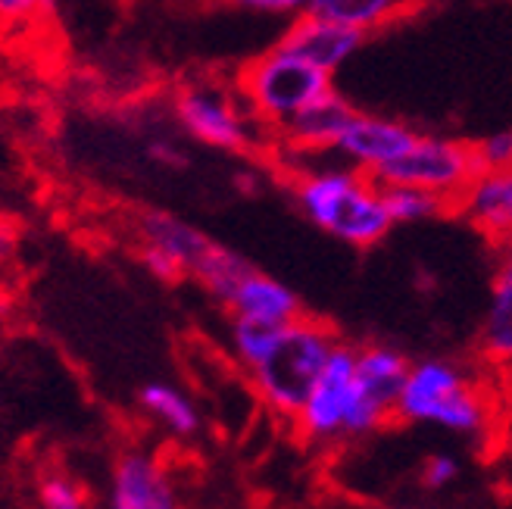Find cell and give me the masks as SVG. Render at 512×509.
Listing matches in <instances>:
<instances>
[{
    "label": "cell",
    "mask_w": 512,
    "mask_h": 509,
    "mask_svg": "<svg viewBox=\"0 0 512 509\" xmlns=\"http://www.w3.org/2000/svg\"><path fill=\"white\" fill-rule=\"evenodd\" d=\"M338 344L335 328L325 322L310 316L294 319L281 328L272 350L250 369L256 394L272 413L294 422Z\"/></svg>",
    "instance_id": "7a4b0ae2"
},
{
    "label": "cell",
    "mask_w": 512,
    "mask_h": 509,
    "mask_svg": "<svg viewBox=\"0 0 512 509\" xmlns=\"http://www.w3.org/2000/svg\"><path fill=\"white\" fill-rule=\"evenodd\" d=\"M38 506L41 509H91L82 481L60 469H47L38 478Z\"/></svg>",
    "instance_id": "7402d4cb"
},
{
    "label": "cell",
    "mask_w": 512,
    "mask_h": 509,
    "mask_svg": "<svg viewBox=\"0 0 512 509\" xmlns=\"http://www.w3.org/2000/svg\"><path fill=\"white\" fill-rule=\"evenodd\" d=\"M110 509H182L160 460L144 450H122L113 466Z\"/></svg>",
    "instance_id": "9c48e42d"
},
{
    "label": "cell",
    "mask_w": 512,
    "mask_h": 509,
    "mask_svg": "<svg viewBox=\"0 0 512 509\" xmlns=\"http://www.w3.org/2000/svg\"><path fill=\"white\" fill-rule=\"evenodd\" d=\"M478 347L494 366L512 369V275L497 272L488 313H484Z\"/></svg>",
    "instance_id": "e0dca14e"
},
{
    "label": "cell",
    "mask_w": 512,
    "mask_h": 509,
    "mask_svg": "<svg viewBox=\"0 0 512 509\" xmlns=\"http://www.w3.org/2000/svg\"><path fill=\"white\" fill-rule=\"evenodd\" d=\"M250 272H253V266L241 257V253L228 250L222 244H213L191 278H197V282L207 288L222 303V307H228V300H232V294L238 291V285Z\"/></svg>",
    "instance_id": "d6986e66"
},
{
    "label": "cell",
    "mask_w": 512,
    "mask_h": 509,
    "mask_svg": "<svg viewBox=\"0 0 512 509\" xmlns=\"http://www.w3.org/2000/svg\"><path fill=\"white\" fill-rule=\"evenodd\" d=\"M416 132L394 119H381L369 113H353L350 125L338 141V154L366 175H378L388 163L403 157L416 144Z\"/></svg>",
    "instance_id": "ba28073f"
},
{
    "label": "cell",
    "mask_w": 512,
    "mask_h": 509,
    "mask_svg": "<svg viewBox=\"0 0 512 509\" xmlns=\"http://www.w3.org/2000/svg\"><path fill=\"white\" fill-rule=\"evenodd\" d=\"M138 238L141 244H150L182 266L188 275H194V269L203 263V257L210 253V247L216 241H210L203 232H197L194 225H188L185 219H178L172 213L163 210H147L138 219Z\"/></svg>",
    "instance_id": "5bb4252c"
},
{
    "label": "cell",
    "mask_w": 512,
    "mask_h": 509,
    "mask_svg": "<svg viewBox=\"0 0 512 509\" xmlns=\"http://www.w3.org/2000/svg\"><path fill=\"white\" fill-rule=\"evenodd\" d=\"M381 200H384V210H388L394 225L425 222L434 216L453 213V207L444 197L422 191V188H409V185H381Z\"/></svg>",
    "instance_id": "ffe728a7"
},
{
    "label": "cell",
    "mask_w": 512,
    "mask_h": 509,
    "mask_svg": "<svg viewBox=\"0 0 512 509\" xmlns=\"http://www.w3.org/2000/svg\"><path fill=\"white\" fill-rule=\"evenodd\" d=\"M356 400V347L338 344L328 366L297 413V431L313 444L344 441L347 416Z\"/></svg>",
    "instance_id": "8992f818"
},
{
    "label": "cell",
    "mask_w": 512,
    "mask_h": 509,
    "mask_svg": "<svg viewBox=\"0 0 512 509\" xmlns=\"http://www.w3.org/2000/svg\"><path fill=\"white\" fill-rule=\"evenodd\" d=\"M138 403L147 416L157 419L166 431L178 438H194L200 428V413L191 403L188 394H182L178 388L166 385V381H150V385L141 388Z\"/></svg>",
    "instance_id": "ac0fdd59"
},
{
    "label": "cell",
    "mask_w": 512,
    "mask_h": 509,
    "mask_svg": "<svg viewBox=\"0 0 512 509\" xmlns=\"http://www.w3.org/2000/svg\"><path fill=\"white\" fill-rule=\"evenodd\" d=\"M57 0H0V29H25L54 16Z\"/></svg>",
    "instance_id": "603a6c76"
},
{
    "label": "cell",
    "mask_w": 512,
    "mask_h": 509,
    "mask_svg": "<svg viewBox=\"0 0 512 509\" xmlns=\"http://www.w3.org/2000/svg\"><path fill=\"white\" fill-rule=\"evenodd\" d=\"M409 10V0H313L303 13L322 16L344 29L369 35Z\"/></svg>",
    "instance_id": "2e32d148"
},
{
    "label": "cell",
    "mask_w": 512,
    "mask_h": 509,
    "mask_svg": "<svg viewBox=\"0 0 512 509\" xmlns=\"http://www.w3.org/2000/svg\"><path fill=\"white\" fill-rule=\"evenodd\" d=\"M456 475H459V463L447 453L431 456V460L425 463V469H422V481H425V488H431V491H441V488L453 485Z\"/></svg>",
    "instance_id": "484cf974"
},
{
    "label": "cell",
    "mask_w": 512,
    "mask_h": 509,
    "mask_svg": "<svg viewBox=\"0 0 512 509\" xmlns=\"http://www.w3.org/2000/svg\"><path fill=\"white\" fill-rule=\"evenodd\" d=\"M353 119V107L338 94L328 91L325 97H319L316 104L303 107L294 119H288L278 129V138L288 150H297V154H313V150H335L344 129Z\"/></svg>",
    "instance_id": "7c38bea8"
},
{
    "label": "cell",
    "mask_w": 512,
    "mask_h": 509,
    "mask_svg": "<svg viewBox=\"0 0 512 509\" xmlns=\"http://www.w3.org/2000/svg\"><path fill=\"white\" fill-rule=\"evenodd\" d=\"M294 200L313 225L350 247H372L394 228L381 185L353 166L297 175Z\"/></svg>",
    "instance_id": "6da1fadb"
},
{
    "label": "cell",
    "mask_w": 512,
    "mask_h": 509,
    "mask_svg": "<svg viewBox=\"0 0 512 509\" xmlns=\"http://www.w3.org/2000/svg\"><path fill=\"white\" fill-rule=\"evenodd\" d=\"M238 7L247 10H266V13H281V10H291V0H232Z\"/></svg>",
    "instance_id": "83f0119b"
},
{
    "label": "cell",
    "mask_w": 512,
    "mask_h": 509,
    "mask_svg": "<svg viewBox=\"0 0 512 509\" xmlns=\"http://www.w3.org/2000/svg\"><path fill=\"white\" fill-rule=\"evenodd\" d=\"M478 172L484 169L475 144L419 135L403 157L388 163L372 178L378 185H409V188L431 191L444 197L450 207H456V200L475 182Z\"/></svg>",
    "instance_id": "5b68a950"
},
{
    "label": "cell",
    "mask_w": 512,
    "mask_h": 509,
    "mask_svg": "<svg viewBox=\"0 0 512 509\" xmlns=\"http://www.w3.org/2000/svg\"><path fill=\"white\" fill-rule=\"evenodd\" d=\"M150 154L157 157V160H163L166 166H185V157L175 154L169 144H150Z\"/></svg>",
    "instance_id": "f1b7e54d"
},
{
    "label": "cell",
    "mask_w": 512,
    "mask_h": 509,
    "mask_svg": "<svg viewBox=\"0 0 512 509\" xmlns=\"http://www.w3.org/2000/svg\"><path fill=\"white\" fill-rule=\"evenodd\" d=\"M363 38L366 35L344 29V25H335V22L313 16V13H303L285 32V38L278 41V47L331 75L360 50Z\"/></svg>",
    "instance_id": "8fae6325"
},
{
    "label": "cell",
    "mask_w": 512,
    "mask_h": 509,
    "mask_svg": "<svg viewBox=\"0 0 512 509\" xmlns=\"http://www.w3.org/2000/svg\"><path fill=\"white\" fill-rule=\"evenodd\" d=\"M497 272L512 275V238H506L503 244H497Z\"/></svg>",
    "instance_id": "f546056e"
},
{
    "label": "cell",
    "mask_w": 512,
    "mask_h": 509,
    "mask_svg": "<svg viewBox=\"0 0 512 509\" xmlns=\"http://www.w3.org/2000/svg\"><path fill=\"white\" fill-rule=\"evenodd\" d=\"M13 250H16V228L7 219H0V263H7L13 257Z\"/></svg>",
    "instance_id": "4316f807"
},
{
    "label": "cell",
    "mask_w": 512,
    "mask_h": 509,
    "mask_svg": "<svg viewBox=\"0 0 512 509\" xmlns=\"http://www.w3.org/2000/svg\"><path fill=\"white\" fill-rule=\"evenodd\" d=\"M409 366L413 363L388 344H369L356 350V378H360V385L372 391L381 403H388L391 410L397 406Z\"/></svg>",
    "instance_id": "9a60e30c"
},
{
    "label": "cell",
    "mask_w": 512,
    "mask_h": 509,
    "mask_svg": "<svg viewBox=\"0 0 512 509\" xmlns=\"http://www.w3.org/2000/svg\"><path fill=\"white\" fill-rule=\"evenodd\" d=\"M453 213L463 216L494 247L512 238V166L478 172L456 200Z\"/></svg>",
    "instance_id": "30bf717a"
},
{
    "label": "cell",
    "mask_w": 512,
    "mask_h": 509,
    "mask_svg": "<svg viewBox=\"0 0 512 509\" xmlns=\"http://www.w3.org/2000/svg\"><path fill=\"white\" fill-rule=\"evenodd\" d=\"M225 310L232 316L269 322V325H291L294 319L303 316L300 297L288 285H281L278 278L260 269H253L238 285V291L232 294Z\"/></svg>",
    "instance_id": "4fadbf2b"
},
{
    "label": "cell",
    "mask_w": 512,
    "mask_h": 509,
    "mask_svg": "<svg viewBox=\"0 0 512 509\" xmlns=\"http://www.w3.org/2000/svg\"><path fill=\"white\" fill-rule=\"evenodd\" d=\"M475 150H478L481 169H506V166H512V129L484 138L481 144H475Z\"/></svg>",
    "instance_id": "cb8c5ba5"
},
{
    "label": "cell",
    "mask_w": 512,
    "mask_h": 509,
    "mask_svg": "<svg viewBox=\"0 0 512 509\" xmlns=\"http://www.w3.org/2000/svg\"><path fill=\"white\" fill-rule=\"evenodd\" d=\"M310 4H313V0H291V10H306Z\"/></svg>",
    "instance_id": "4dcf8cb0"
},
{
    "label": "cell",
    "mask_w": 512,
    "mask_h": 509,
    "mask_svg": "<svg viewBox=\"0 0 512 509\" xmlns=\"http://www.w3.org/2000/svg\"><path fill=\"white\" fill-rule=\"evenodd\" d=\"M285 325H269V322H256V319H241L232 316V347L235 356L241 360V366L253 369L263 356L272 350L275 338L281 335Z\"/></svg>",
    "instance_id": "44dd1931"
},
{
    "label": "cell",
    "mask_w": 512,
    "mask_h": 509,
    "mask_svg": "<svg viewBox=\"0 0 512 509\" xmlns=\"http://www.w3.org/2000/svg\"><path fill=\"white\" fill-rule=\"evenodd\" d=\"M394 416L403 422L441 425L475 438L488 431L491 406L463 366L444 360V356H431V360L409 366Z\"/></svg>",
    "instance_id": "3957f363"
},
{
    "label": "cell",
    "mask_w": 512,
    "mask_h": 509,
    "mask_svg": "<svg viewBox=\"0 0 512 509\" xmlns=\"http://www.w3.org/2000/svg\"><path fill=\"white\" fill-rule=\"evenodd\" d=\"M141 263L147 266V272L153 278H160V282H166V285H178L182 278H188V272L178 266L169 253L150 247V244H141Z\"/></svg>",
    "instance_id": "d4e9b609"
},
{
    "label": "cell",
    "mask_w": 512,
    "mask_h": 509,
    "mask_svg": "<svg viewBox=\"0 0 512 509\" xmlns=\"http://www.w3.org/2000/svg\"><path fill=\"white\" fill-rule=\"evenodd\" d=\"M238 97L250 107V113L269 129H281L288 119H294L303 107L316 104L331 88V75L316 69L278 44L241 66L235 79Z\"/></svg>",
    "instance_id": "277c9868"
},
{
    "label": "cell",
    "mask_w": 512,
    "mask_h": 509,
    "mask_svg": "<svg viewBox=\"0 0 512 509\" xmlns=\"http://www.w3.org/2000/svg\"><path fill=\"white\" fill-rule=\"evenodd\" d=\"M175 116L185 125V132L197 141L219 150H247L253 144L250 125L238 104L225 91L213 85H185L175 94Z\"/></svg>",
    "instance_id": "52a82bcc"
}]
</instances>
